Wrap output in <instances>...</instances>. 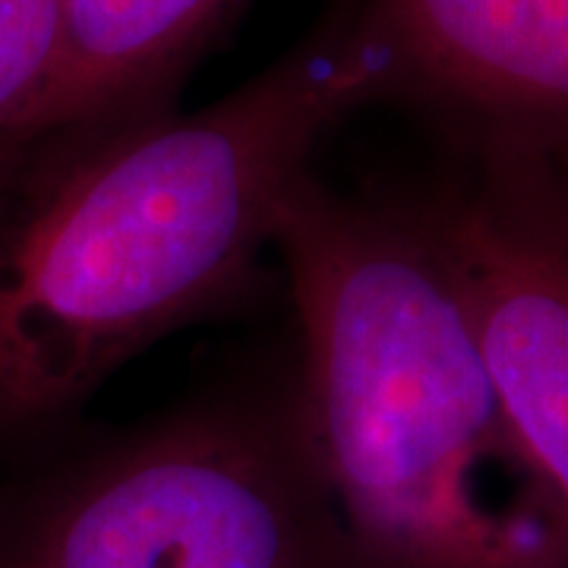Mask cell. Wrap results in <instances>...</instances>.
Here are the masks:
<instances>
[{"label": "cell", "mask_w": 568, "mask_h": 568, "mask_svg": "<svg viewBox=\"0 0 568 568\" xmlns=\"http://www.w3.org/2000/svg\"><path fill=\"white\" fill-rule=\"evenodd\" d=\"M446 260L568 556V193L540 159L477 145L467 171L402 186Z\"/></svg>", "instance_id": "277c9868"}, {"label": "cell", "mask_w": 568, "mask_h": 568, "mask_svg": "<svg viewBox=\"0 0 568 568\" xmlns=\"http://www.w3.org/2000/svg\"><path fill=\"white\" fill-rule=\"evenodd\" d=\"M388 102L361 0L200 111L0 130V443L67 420L121 366L260 291L320 142Z\"/></svg>", "instance_id": "6da1fadb"}, {"label": "cell", "mask_w": 568, "mask_h": 568, "mask_svg": "<svg viewBox=\"0 0 568 568\" xmlns=\"http://www.w3.org/2000/svg\"><path fill=\"white\" fill-rule=\"evenodd\" d=\"M547 164H549V162H547ZM549 168H552V174L559 178V183L566 186V193H568V168H559V164H549Z\"/></svg>", "instance_id": "ba28073f"}, {"label": "cell", "mask_w": 568, "mask_h": 568, "mask_svg": "<svg viewBox=\"0 0 568 568\" xmlns=\"http://www.w3.org/2000/svg\"><path fill=\"white\" fill-rule=\"evenodd\" d=\"M0 568H345L297 361L118 429L0 508Z\"/></svg>", "instance_id": "3957f363"}, {"label": "cell", "mask_w": 568, "mask_h": 568, "mask_svg": "<svg viewBox=\"0 0 568 568\" xmlns=\"http://www.w3.org/2000/svg\"><path fill=\"white\" fill-rule=\"evenodd\" d=\"M345 568H568L446 260L402 190L310 171L275 219Z\"/></svg>", "instance_id": "7a4b0ae2"}, {"label": "cell", "mask_w": 568, "mask_h": 568, "mask_svg": "<svg viewBox=\"0 0 568 568\" xmlns=\"http://www.w3.org/2000/svg\"><path fill=\"white\" fill-rule=\"evenodd\" d=\"M246 0H63L54 54L0 130L178 102L196 67Z\"/></svg>", "instance_id": "8992f818"}, {"label": "cell", "mask_w": 568, "mask_h": 568, "mask_svg": "<svg viewBox=\"0 0 568 568\" xmlns=\"http://www.w3.org/2000/svg\"><path fill=\"white\" fill-rule=\"evenodd\" d=\"M388 102L439 108L477 145L568 168V0H361Z\"/></svg>", "instance_id": "5b68a950"}, {"label": "cell", "mask_w": 568, "mask_h": 568, "mask_svg": "<svg viewBox=\"0 0 568 568\" xmlns=\"http://www.w3.org/2000/svg\"><path fill=\"white\" fill-rule=\"evenodd\" d=\"M63 0H0V123L36 89L54 54Z\"/></svg>", "instance_id": "52a82bcc"}]
</instances>
